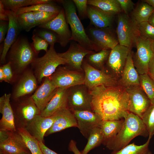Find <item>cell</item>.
<instances>
[{
  "label": "cell",
  "instance_id": "cell-1",
  "mask_svg": "<svg viewBox=\"0 0 154 154\" xmlns=\"http://www.w3.org/2000/svg\"><path fill=\"white\" fill-rule=\"evenodd\" d=\"M92 96V110L102 120H119L129 111V96L126 88L117 85H101L90 90Z\"/></svg>",
  "mask_w": 154,
  "mask_h": 154
},
{
  "label": "cell",
  "instance_id": "cell-2",
  "mask_svg": "<svg viewBox=\"0 0 154 154\" xmlns=\"http://www.w3.org/2000/svg\"><path fill=\"white\" fill-rule=\"evenodd\" d=\"M149 135L146 128L141 118L129 112L124 118L123 126L119 132L105 145L112 151L119 150L128 145L134 138Z\"/></svg>",
  "mask_w": 154,
  "mask_h": 154
},
{
  "label": "cell",
  "instance_id": "cell-3",
  "mask_svg": "<svg viewBox=\"0 0 154 154\" xmlns=\"http://www.w3.org/2000/svg\"><path fill=\"white\" fill-rule=\"evenodd\" d=\"M8 55V62L11 63L17 72L24 70L37 57L32 43L24 37H19L10 48Z\"/></svg>",
  "mask_w": 154,
  "mask_h": 154
},
{
  "label": "cell",
  "instance_id": "cell-4",
  "mask_svg": "<svg viewBox=\"0 0 154 154\" xmlns=\"http://www.w3.org/2000/svg\"><path fill=\"white\" fill-rule=\"evenodd\" d=\"M57 1L62 4L67 23L69 25L71 28V37L70 40L77 42L86 49L94 51L93 44L86 33L76 14V6L73 1Z\"/></svg>",
  "mask_w": 154,
  "mask_h": 154
},
{
  "label": "cell",
  "instance_id": "cell-5",
  "mask_svg": "<svg viewBox=\"0 0 154 154\" xmlns=\"http://www.w3.org/2000/svg\"><path fill=\"white\" fill-rule=\"evenodd\" d=\"M66 64V60L59 56L52 45L43 56L36 58L31 64L37 81L40 83L44 78L51 76L60 65Z\"/></svg>",
  "mask_w": 154,
  "mask_h": 154
},
{
  "label": "cell",
  "instance_id": "cell-6",
  "mask_svg": "<svg viewBox=\"0 0 154 154\" xmlns=\"http://www.w3.org/2000/svg\"><path fill=\"white\" fill-rule=\"evenodd\" d=\"M135 44L137 51L133 55L134 66L139 75L148 73L150 61L154 56L151 47V40L136 33Z\"/></svg>",
  "mask_w": 154,
  "mask_h": 154
},
{
  "label": "cell",
  "instance_id": "cell-7",
  "mask_svg": "<svg viewBox=\"0 0 154 154\" xmlns=\"http://www.w3.org/2000/svg\"><path fill=\"white\" fill-rule=\"evenodd\" d=\"M15 100V104L12 107L16 128H25L34 117L40 114L41 112L31 96L22 97Z\"/></svg>",
  "mask_w": 154,
  "mask_h": 154
},
{
  "label": "cell",
  "instance_id": "cell-8",
  "mask_svg": "<svg viewBox=\"0 0 154 154\" xmlns=\"http://www.w3.org/2000/svg\"><path fill=\"white\" fill-rule=\"evenodd\" d=\"M67 107L71 111L92 110V96L84 84L76 85L67 89Z\"/></svg>",
  "mask_w": 154,
  "mask_h": 154
},
{
  "label": "cell",
  "instance_id": "cell-9",
  "mask_svg": "<svg viewBox=\"0 0 154 154\" xmlns=\"http://www.w3.org/2000/svg\"><path fill=\"white\" fill-rule=\"evenodd\" d=\"M82 68L85 74V84L90 90L101 85L112 86L118 85L117 80L104 70H99L90 65L84 59Z\"/></svg>",
  "mask_w": 154,
  "mask_h": 154
},
{
  "label": "cell",
  "instance_id": "cell-10",
  "mask_svg": "<svg viewBox=\"0 0 154 154\" xmlns=\"http://www.w3.org/2000/svg\"><path fill=\"white\" fill-rule=\"evenodd\" d=\"M49 78L57 88L68 89L84 84L85 74L83 70H72L65 66H59Z\"/></svg>",
  "mask_w": 154,
  "mask_h": 154
},
{
  "label": "cell",
  "instance_id": "cell-11",
  "mask_svg": "<svg viewBox=\"0 0 154 154\" xmlns=\"http://www.w3.org/2000/svg\"><path fill=\"white\" fill-rule=\"evenodd\" d=\"M89 33L96 52L103 49L111 50L119 44L111 27L99 28L94 27L89 29Z\"/></svg>",
  "mask_w": 154,
  "mask_h": 154
},
{
  "label": "cell",
  "instance_id": "cell-12",
  "mask_svg": "<svg viewBox=\"0 0 154 154\" xmlns=\"http://www.w3.org/2000/svg\"><path fill=\"white\" fill-rule=\"evenodd\" d=\"M131 48L119 44L111 50L106 63L108 73L118 81L121 78Z\"/></svg>",
  "mask_w": 154,
  "mask_h": 154
},
{
  "label": "cell",
  "instance_id": "cell-13",
  "mask_svg": "<svg viewBox=\"0 0 154 154\" xmlns=\"http://www.w3.org/2000/svg\"><path fill=\"white\" fill-rule=\"evenodd\" d=\"M126 89L129 96V112L142 119L151 105L149 99L140 85L132 86Z\"/></svg>",
  "mask_w": 154,
  "mask_h": 154
},
{
  "label": "cell",
  "instance_id": "cell-14",
  "mask_svg": "<svg viewBox=\"0 0 154 154\" xmlns=\"http://www.w3.org/2000/svg\"><path fill=\"white\" fill-rule=\"evenodd\" d=\"M29 151L22 137L17 131L0 130V152L4 154H19Z\"/></svg>",
  "mask_w": 154,
  "mask_h": 154
},
{
  "label": "cell",
  "instance_id": "cell-15",
  "mask_svg": "<svg viewBox=\"0 0 154 154\" xmlns=\"http://www.w3.org/2000/svg\"><path fill=\"white\" fill-rule=\"evenodd\" d=\"M96 52L86 49L78 43L71 42L66 52L58 53L66 61L65 67L74 70L82 71V64L84 58L88 55Z\"/></svg>",
  "mask_w": 154,
  "mask_h": 154
},
{
  "label": "cell",
  "instance_id": "cell-16",
  "mask_svg": "<svg viewBox=\"0 0 154 154\" xmlns=\"http://www.w3.org/2000/svg\"><path fill=\"white\" fill-rule=\"evenodd\" d=\"M116 32L119 44L131 48L135 45L136 28L128 15L121 12L118 14Z\"/></svg>",
  "mask_w": 154,
  "mask_h": 154
},
{
  "label": "cell",
  "instance_id": "cell-17",
  "mask_svg": "<svg viewBox=\"0 0 154 154\" xmlns=\"http://www.w3.org/2000/svg\"><path fill=\"white\" fill-rule=\"evenodd\" d=\"M38 27L50 30L56 33L58 37L59 43L62 47L66 46L70 41L71 32L69 29L63 8L52 21Z\"/></svg>",
  "mask_w": 154,
  "mask_h": 154
},
{
  "label": "cell",
  "instance_id": "cell-18",
  "mask_svg": "<svg viewBox=\"0 0 154 154\" xmlns=\"http://www.w3.org/2000/svg\"><path fill=\"white\" fill-rule=\"evenodd\" d=\"M76 120L78 128L80 133L88 139L92 131L99 127L102 120L101 117L92 110L72 111Z\"/></svg>",
  "mask_w": 154,
  "mask_h": 154
},
{
  "label": "cell",
  "instance_id": "cell-19",
  "mask_svg": "<svg viewBox=\"0 0 154 154\" xmlns=\"http://www.w3.org/2000/svg\"><path fill=\"white\" fill-rule=\"evenodd\" d=\"M57 112L52 115L44 117L40 114L36 116L25 128L39 142L44 143V137L47 131L57 118Z\"/></svg>",
  "mask_w": 154,
  "mask_h": 154
},
{
  "label": "cell",
  "instance_id": "cell-20",
  "mask_svg": "<svg viewBox=\"0 0 154 154\" xmlns=\"http://www.w3.org/2000/svg\"><path fill=\"white\" fill-rule=\"evenodd\" d=\"M6 10L9 19V28L3 42L0 56V62L1 64L5 62L6 58L10 48L19 37L18 35L22 30L18 23L16 13L10 10Z\"/></svg>",
  "mask_w": 154,
  "mask_h": 154
},
{
  "label": "cell",
  "instance_id": "cell-21",
  "mask_svg": "<svg viewBox=\"0 0 154 154\" xmlns=\"http://www.w3.org/2000/svg\"><path fill=\"white\" fill-rule=\"evenodd\" d=\"M57 89L49 77H46L45 78L42 83L31 96L41 113L51 100Z\"/></svg>",
  "mask_w": 154,
  "mask_h": 154
},
{
  "label": "cell",
  "instance_id": "cell-22",
  "mask_svg": "<svg viewBox=\"0 0 154 154\" xmlns=\"http://www.w3.org/2000/svg\"><path fill=\"white\" fill-rule=\"evenodd\" d=\"M10 94H5L0 98V130L16 131L13 110L10 104Z\"/></svg>",
  "mask_w": 154,
  "mask_h": 154
},
{
  "label": "cell",
  "instance_id": "cell-23",
  "mask_svg": "<svg viewBox=\"0 0 154 154\" xmlns=\"http://www.w3.org/2000/svg\"><path fill=\"white\" fill-rule=\"evenodd\" d=\"M57 119L46 133L44 137L71 127H78L76 120L73 112L68 107L57 112Z\"/></svg>",
  "mask_w": 154,
  "mask_h": 154
},
{
  "label": "cell",
  "instance_id": "cell-24",
  "mask_svg": "<svg viewBox=\"0 0 154 154\" xmlns=\"http://www.w3.org/2000/svg\"><path fill=\"white\" fill-rule=\"evenodd\" d=\"M118 85L126 88L130 86L140 85L139 74L133 64L132 54L130 50L123 71Z\"/></svg>",
  "mask_w": 154,
  "mask_h": 154
},
{
  "label": "cell",
  "instance_id": "cell-25",
  "mask_svg": "<svg viewBox=\"0 0 154 154\" xmlns=\"http://www.w3.org/2000/svg\"><path fill=\"white\" fill-rule=\"evenodd\" d=\"M67 89L58 88L53 96L40 115L44 117L51 116L58 111L67 107Z\"/></svg>",
  "mask_w": 154,
  "mask_h": 154
},
{
  "label": "cell",
  "instance_id": "cell-26",
  "mask_svg": "<svg viewBox=\"0 0 154 154\" xmlns=\"http://www.w3.org/2000/svg\"><path fill=\"white\" fill-rule=\"evenodd\" d=\"M37 80L31 71L25 72L18 82L13 94L16 100L33 92L37 86Z\"/></svg>",
  "mask_w": 154,
  "mask_h": 154
},
{
  "label": "cell",
  "instance_id": "cell-27",
  "mask_svg": "<svg viewBox=\"0 0 154 154\" xmlns=\"http://www.w3.org/2000/svg\"><path fill=\"white\" fill-rule=\"evenodd\" d=\"M87 14L94 27L99 28L111 27L114 16L90 5L88 6Z\"/></svg>",
  "mask_w": 154,
  "mask_h": 154
},
{
  "label": "cell",
  "instance_id": "cell-28",
  "mask_svg": "<svg viewBox=\"0 0 154 154\" xmlns=\"http://www.w3.org/2000/svg\"><path fill=\"white\" fill-rule=\"evenodd\" d=\"M124 119L115 120H102L99 127L102 132L104 140L102 144L104 146L109 141L114 138L121 129Z\"/></svg>",
  "mask_w": 154,
  "mask_h": 154
},
{
  "label": "cell",
  "instance_id": "cell-29",
  "mask_svg": "<svg viewBox=\"0 0 154 154\" xmlns=\"http://www.w3.org/2000/svg\"><path fill=\"white\" fill-rule=\"evenodd\" d=\"M154 11L153 7L142 1L132 12L130 18L133 25L136 27L141 23L148 21Z\"/></svg>",
  "mask_w": 154,
  "mask_h": 154
},
{
  "label": "cell",
  "instance_id": "cell-30",
  "mask_svg": "<svg viewBox=\"0 0 154 154\" xmlns=\"http://www.w3.org/2000/svg\"><path fill=\"white\" fill-rule=\"evenodd\" d=\"M87 4L113 16L122 11L117 0H88Z\"/></svg>",
  "mask_w": 154,
  "mask_h": 154
},
{
  "label": "cell",
  "instance_id": "cell-31",
  "mask_svg": "<svg viewBox=\"0 0 154 154\" xmlns=\"http://www.w3.org/2000/svg\"><path fill=\"white\" fill-rule=\"evenodd\" d=\"M111 50H102L97 52L87 55L85 58L92 67L99 70H105L104 65L106 63Z\"/></svg>",
  "mask_w": 154,
  "mask_h": 154
},
{
  "label": "cell",
  "instance_id": "cell-32",
  "mask_svg": "<svg viewBox=\"0 0 154 154\" xmlns=\"http://www.w3.org/2000/svg\"><path fill=\"white\" fill-rule=\"evenodd\" d=\"M151 138L148 136L147 140L142 145H137L132 143L119 150L112 151L110 154H152L149 148Z\"/></svg>",
  "mask_w": 154,
  "mask_h": 154
},
{
  "label": "cell",
  "instance_id": "cell-33",
  "mask_svg": "<svg viewBox=\"0 0 154 154\" xmlns=\"http://www.w3.org/2000/svg\"><path fill=\"white\" fill-rule=\"evenodd\" d=\"M6 9L16 13L19 9L38 4L52 2L50 0H0Z\"/></svg>",
  "mask_w": 154,
  "mask_h": 154
},
{
  "label": "cell",
  "instance_id": "cell-34",
  "mask_svg": "<svg viewBox=\"0 0 154 154\" xmlns=\"http://www.w3.org/2000/svg\"><path fill=\"white\" fill-rule=\"evenodd\" d=\"M62 8L61 7L54 4L52 2L21 8L18 9L16 13L17 15L25 12L35 11L58 13Z\"/></svg>",
  "mask_w": 154,
  "mask_h": 154
},
{
  "label": "cell",
  "instance_id": "cell-35",
  "mask_svg": "<svg viewBox=\"0 0 154 154\" xmlns=\"http://www.w3.org/2000/svg\"><path fill=\"white\" fill-rule=\"evenodd\" d=\"M17 130L31 154H43L40 147L39 142L37 139L32 136L25 128H18Z\"/></svg>",
  "mask_w": 154,
  "mask_h": 154
},
{
  "label": "cell",
  "instance_id": "cell-36",
  "mask_svg": "<svg viewBox=\"0 0 154 154\" xmlns=\"http://www.w3.org/2000/svg\"><path fill=\"white\" fill-rule=\"evenodd\" d=\"M84 149L81 151L82 154H88L91 150L102 144L103 136L99 127H95L92 131Z\"/></svg>",
  "mask_w": 154,
  "mask_h": 154
},
{
  "label": "cell",
  "instance_id": "cell-37",
  "mask_svg": "<svg viewBox=\"0 0 154 154\" xmlns=\"http://www.w3.org/2000/svg\"><path fill=\"white\" fill-rule=\"evenodd\" d=\"M140 86L149 99L154 104V81L148 74L139 75Z\"/></svg>",
  "mask_w": 154,
  "mask_h": 154
},
{
  "label": "cell",
  "instance_id": "cell-38",
  "mask_svg": "<svg viewBox=\"0 0 154 154\" xmlns=\"http://www.w3.org/2000/svg\"><path fill=\"white\" fill-rule=\"evenodd\" d=\"M17 15L18 23L22 29L28 32L37 26L33 12H25Z\"/></svg>",
  "mask_w": 154,
  "mask_h": 154
},
{
  "label": "cell",
  "instance_id": "cell-39",
  "mask_svg": "<svg viewBox=\"0 0 154 154\" xmlns=\"http://www.w3.org/2000/svg\"><path fill=\"white\" fill-rule=\"evenodd\" d=\"M142 119L149 133V136L154 135V104H151Z\"/></svg>",
  "mask_w": 154,
  "mask_h": 154
},
{
  "label": "cell",
  "instance_id": "cell-40",
  "mask_svg": "<svg viewBox=\"0 0 154 154\" xmlns=\"http://www.w3.org/2000/svg\"><path fill=\"white\" fill-rule=\"evenodd\" d=\"M40 28L35 29L33 33L45 40L50 46L54 45L57 42L59 43L58 37L56 33L48 29Z\"/></svg>",
  "mask_w": 154,
  "mask_h": 154
},
{
  "label": "cell",
  "instance_id": "cell-41",
  "mask_svg": "<svg viewBox=\"0 0 154 154\" xmlns=\"http://www.w3.org/2000/svg\"><path fill=\"white\" fill-rule=\"evenodd\" d=\"M137 32L141 36L154 40V27L148 21L141 23L136 27Z\"/></svg>",
  "mask_w": 154,
  "mask_h": 154
},
{
  "label": "cell",
  "instance_id": "cell-42",
  "mask_svg": "<svg viewBox=\"0 0 154 154\" xmlns=\"http://www.w3.org/2000/svg\"><path fill=\"white\" fill-rule=\"evenodd\" d=\"M37 26L45 24L52 21L59 14L43 11H33Z\"/></svg>",
  "mask_w": 154,
  "mask_h": 154
},
{
  "label": "cell",
  "instance_id": "cell-43",
  "mask_svg": "<svg viewBox=\"0 0 154 154\" xmlns=\"http://www.w3.org/2000/svg\"><path fill=\"white\" fill-rule=\"evenodd\" d=\"M32 39L33 46L37 54H38L41 50H44L46 52L47 51L49 44L45 40L34 33L33 34Z\"/></svg>",
  "mask_w": 154,
  "mask_h": 154
},
{
  "label": "cell",
  "instance_id": "cell-44",
  "mask_svg": "<svg viewBox=\"0 0 154 154\" xmlns=\"http://www.w3.org/2000/svg\"><path fill=\"white\" fill-rule=\"evenodd\" d=\"M77 7L78 15L80 18L84 19L88 17V4L87 0H73Z\"/></svg>",
  "mask_w": 154,
  "mask_h": 154
},
{
  "label": "cell",
  "instance_id": "cell-45",
  "mask_svg": "<svg viewBox=\"0 0 154 154\" xmlns=\"http://www.w3.org/2000/svg\"><path fill=\"white\" fill-rule=\"evenodd\" d=\"M124 13L128 15L134 9L135 4L131 0H117Z\"/></svg>",
  "mask_w": 154,
  "mask_h": 154
},
{
  "label": "cell",
  "instance_id": "cell-46",
  "mask_svg": "<svg viewBox=\"0 0 154 154\" xmlns=\"http://www.w3.org/2000/svg\"><path fill=\"white\" fill-rule=\"evenodd\" d=\"M1 67L5 76V82H10L12 79L13 75L11 63L8 62Z\"/></svg>",
  "mask_w": 154,
  "mask_h": 154
},
{
  "label": "cell",
  "instance_id": "cell-47",
  "mask_svg": "<svg viewBox=\"0 0 154 154\" xmlns=\"http://www.w3.org/2000/svg\"><path fill=\"white\" fill-rule=\"evenodd\" d=\"M9 28V21L0 20V43L4 41Z\"/></svg>",
  "mask_w": 154,
  "mask_h": 154
},
{
  "label": "cell",
  "instance_id": "cell-48",
  "mask_svg": "<svg viewBox=\"0 0 154 154\" xmlns=\"http://www.w3.org/2000/svg\"><path fill=\"white\" fill-rule=\"evenodd\" d=\"M68 149L74 154H82L81 152L79 151L77 147L76 142L73 139H71L68 145Z\"/></svg>",
  "mask_w": 154,
  "mask_h": 154
},
{
  "label": "cell",
  "instance_id": "cell-49",
  "mask_svg": "<svg viewBox=\"0 0 154 154\" xmlns=\"http://www.w3.org/2000/svg\"><path fill=\"white\" fill-rule=\"evenodd\" d=\"M0 20L8 21L9 19L6 9L0 0Z\"/></svg>",
  "mask_w": 154,
  "mask_h": 154
},
{
  "label": "cell",
  "instance_id": "cell-50",
  "mask_svg": "<svg viewBox=\"0 0 154 154\" xmlns=\"http://www.w3.org/2000/svg\"><path fill=\"white\" fill-rule=\"evenodd\" d=\"M39 145L43 154H58L50 149L42 142H39Z\"/></svg>",
  "mask_w": 154,
  "mask_h": 154
},
{
  "label": "cell",
  "instance_id": "cell-51",
  "mask_svg": "<svg viewBox=\"0 0 154 154\" xmlns=\"http://www.w3.org/2000/svg\"><path fill=\"white\" fill-rule=\"evenodd\" d=\"M148 74L151 78H154V56L149 63Z\"/></svg>",
  "mask_w": 154,
  "mask_h": 154
},
{
  "label": "cell",
  "instance_id": "cell-52",
  "mask_svg": "<svg viewBox=\"0 0 154 154\" xmlns=\"http://www.w3.org/2000/svg\"><path fill=\"white\" fill-rule=\"evenodd\" d=\"M148 22L151 25L154 27V11L150 17Z\"/></svg>",
  "mask_w": 154,
  "mask_h": 154
},
{
  "label": "cell",
  "instance_id": "cell-53",
  "mask_svg": "<svg viewBox=\"0 0 154 154\" xmlns=\"http://www.w3.org/2000/svg\"><path fill=\"white\" fill-rule=\"evenodd\" d=\"M0 81L1 82L3 81L5 82V76L1 67H0Z\"/></svg>",
  "mask_w": 154,
  "mask_h": 154
},
{
  "label": "cell",
  "instance_id": "cell-54",
  "mask_svg": "<svg viewBox=\"0 0 154 154\" xmlns=\"http://www.w3.org/2000/svg\"><path fill=\"white\" fill-rule=\"evenodd\" d=\"M142 1L147 3L154 8V0H144Z\"/></svg>",
  "mask_w": 154,
  "mask_h": 154
},
{
  "label": "cell",
  "instance_id": "cell-55",
  "mask_svg": "<svg viewBox=\"0 0 154 154\" xmlns=\"http://www.w3.org/2000/svg\"><path fill=\"white\" fill-rule=\"evenodd\" d=\"M19 154H31L30 152L29 151L23 152Z\"/></svg>",
  "mask_w": 154,
  "mask_h": 154
},
{
  "label": "cell",
  "instance_id": "cell-56",
  "mask_svg": "<svg viewBox=\"0 0 154 154\" xmlns=\"http://www.w3.org/2000/svg\"><path fill=\"white\" fill-rule=\"evenodd\" d=\"M151 47L153 50L154 52V40H151Z\"/></svg>",
  "mask_w": 154,
  "mask_h": 154
},
{
  "label": "cell",
  "instance_id": "cell-57",
  "mask_svg": "<svg viewBox=\"0 0 154 154\" xmlns=\"http://www.w3.org/2000/svg\"><path fill=\"white\" fill-rule=\"evenodd\" d=\"M0 154H4L2 153V152H0Z\"/></svg>",
  "mask_w": 154,
  "mask_h": 154
},
{
  "label": "cell",
  "instance_id": "cell-58",
  "mask_svg": "<svg viewBox=\"0 0 154 154\" xmlns=\"http://www.w3.org/2000/svg\"><path fill=\"white\" fill-rule=\"evenodd\" d=\"M154 81V78H151Z\"/></svg>",
  "mask_w": 154,
  "mask_h": 154
}]
</instances>
